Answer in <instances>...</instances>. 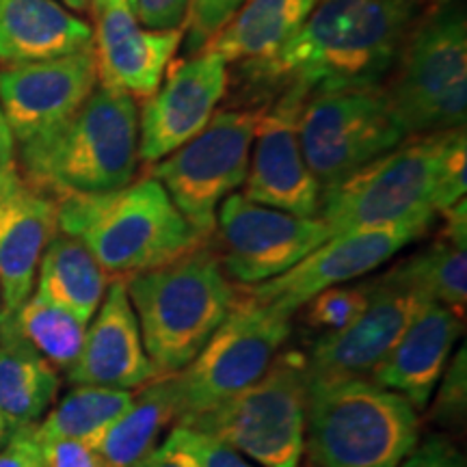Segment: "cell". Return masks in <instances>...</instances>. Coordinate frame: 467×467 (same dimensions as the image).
<instances>
[{"label":"cell","mask_w":467,"mask_h":467,"mask_svg":"<svg viewBox=\"0 0 467 467\" xmlns=\"http://www.w3.org/2000/svg\"><path fill=\"white\" fill-rule=\"evenodd\" d=\"M139 467H200L186 440L184 426L175 424L167 440L159 443Z\"/></svg>","instance_id":"obj_39"},{"label":"cell","mask_w":467,"mask_h":467,"mask_svg":"<svg viewBox=\"0 0 467 467\" xmlns=\"http://www.w3.org/2000/svg\"><path fill=\"white\" fill-rule=\"evenodd\" d=\"M192 0H137L139 25L151 31H175L186 26Z\"/></svg>","instance_id":"obj_35"},{"label":"cell","mask_w":467,"mask_h":467,"mask_svg":"<svg viewBox=\"0 0 467 467\" xmlns=\"http://www.w3.org/2000/svg\"><path fill=\"white\" fill-rule=\"evenodd\" d=\"M130 389L102 385H74L55 407L35 424L39 440H80L96 446L104 431L130 407Z\"/></svg>","instance_id":"obj_27"},{"label":"cell","mask_w":467,"mask_h":467,"mask_svg":"<svg viewBox=\"0 0 467 467\" xmlns=\"http://www.w3.org/2000/svg\"><path fill=\"white\" fill-rule=\"evenodd\" d=\"M20 178L17 169V143L0 109V191Z\"/></svg>","instance_id":"obj_40"},{"label":"cell","mask_w":467,"mask_h":467,"mask_svg":"<svg viewBox=\"0 0 467 467\" xmlns=\"http://www.w3.org/2000/svg\"><path fill=\"white\" fill-rule=\"evenodd\" d=\"M407 134L379 87L317 96L299 117V143L323 189L396 148Z\"/></svg>","instance_id":"obj_11"},{"label":"cell","mask_w":467,"mask_h":467,"mask_svg":"<svg viewBox=\"0 0 467 467\" xmlns=\"http://www.w3.org/2000/svg\"><path fill=\"white\" fill-rule=\"evenodd\" d=\"M441 385L437 389V399L433 405L435 422L440 424H459L465 418L467 405V361L465 348H461L451 366H446L441 375Z\"/></svg>","instance_id":"obj_33"},{"label":"cell","mask_w":467,"mask_h":467,"mask_svg":"<svg viewBox=\"0 0 467 467\" xmlns=\"http://www.w3.org/2000/svg\"><path fill=\"white\" fill-rule=\"evenodd\" d=\"M435 7L431 0H320L295 37L241 72L249 85L303 102L379 87L411 28Z\"/></svg>","instance_id":"obj_1"},{"label":"cell","mask_w":467,"mask_h":467,"mask_svg":"<svg viewBox=\"0 0 467 467\" xmlns=\"http://www.w3.org/2000/svg\"><path fill=\"white\" fill-rule=\"evenodd\" d=\"M219 260L238 285H255L288 271L329 241V225L320 217H296L249 202L232 192L219 206Z\"/></svg>","instance_id":"obj_12"},{"label":"cell","mask_w":467,"mask_h":467,"mask_svg":"<svg viewBox=\"0 0 467 467\" xmlns=\"http://www.w3.org/2000/svg\"><path fill=\"white\" fill-rule=\"evenodd\" d=\"M175 420L173 375L145 383L132 394L130 407L96 441L107 467H139L154 452L165 426Z\"/></svg>","instance_id":"obj_26"},{"label":"cell","mask_w":467,"mask_h":467,"mask_svg":"<svg viewBox=\"0 0 467 467\" xmlns=\"http://www.w3.org/2000/svg\"><path fill=\"white\" fill-rule=\"evenodd\" d=\"M243 5L244 0H192L184 26L186 57L200 55Z\"/></svg>","instance_id":"obj_32"},{"label":"cell","mask_w":467,"mask_h":467,"mask_svg":"<svg viewBox=\"0 0 467 467\" xmlns=\"http://www.w3.org/2000/svg\"><path fill=\"white\" fill-rule=\"evenodd\" d=\"M93 28L58 0H0V67L89 48Z\"/></svg>","instance_id":"obj_22"},{"label":"cell","mask_w":467,"mask_h":467,"mask_svg":"<svg viewBox=\"0 0 467 467\" xmlns=\"http://www.w3.org/2000/svg\"><path fill=\"white\" fill-rule=\"evenodd\" d=\"M400 467H467L463 452L451 440L441 435H429L420 440Z\"/></svg>","instance_id":"obj_37"},{"label":"cell","mask_w":467,"mask_h":467,"mask_svg":"<svg viewBox=\"0 0 467 467\" xmlns=\"http://www.w3.org/2000/svg\"><path fill=\"white\" fill-rule=\"evenodd\" d=\"M370 299V282L358 285H334L318 292L306 303V325L312 329L325 331H340L348 327L355 318L364 312Z\"/></svg>","instance_id":"obj_30"},{"label":"cell","mask_w":467,"mask_h":467,"mask_svg":"<svg viewBox=\"0 0 467 467\" xmlns=\"http://www.w3.org/2000/svg\"><path fill=\"white\" fill-rule=\"evenodd\" d=\"M11 435V431H9V426H7V422H5V418L0 416V448H3V443L7 441V437Z\"/></svg>","instance_id":"obj_42"},{"label":"cell","mask_w":467,"mask_h":467,"mask_svg":"<svg viewBox=\"0 0 467 467\" xmlns=\"http://www.w3.org/2000/svg\"><path fill=\"white\" fill-rule=\"evenodd\" d=\"M159 377L145 353L126 282L113 279L91 325H87L83 350L67 370V379L74 385L137 389Z\"/></svg>","instance_id":"obj_19"},{"label":"cell","mask_w":467,"mask_h":467,"mask_svg":"<svg viewBox=\"0 0 467 467\" xmlns=\"http://www.w3.org/2000/svg\"><path fill=\"white\" fill-rule=\"evenodd\" d=\"M290 317L258 303L238 285L223 323L189 366L173 375L175 424H186L254 385L282 353Z\"/></svg>","instance_id":"obj_9"},{"label":"cell","mask_w":467,"mask_h":467,"mask_svg":"<svg viewBox=\"0 0 467 467\" xmlns=\"http://www.w3.org/2000/svg\"><path fill=\"white\" fill-rule=\"evenodd\" d=\"M58 388L57 368L17 334L11 314L0 312V416L11 433L39 424Z\"/></svg>","instance_id":"obj_23"},{"label":"cell","mask_w":467,"mask_h":467,"mask_svg":"<svg viewBox=\"0 0 467 467\" xmlns=\"http://www.w3.org/2000/svg\"><path fill=\"white\" fill-rule=\"evenodd\" d=\"M39 443H42L44 467H107L100 452L87 441L39 440Z\"/></svg>","instance_id":"obj_36"},{"label":"cell","mask_w":467,"mask_h":467,"mask_svg":"<svg viewBox=\"0 0 467 467\" xmlns=\"http://www.w3.org/2000/svg\"><path fill=\"white\" fill-rule=\"evenodd\" d=\"M320 0H244L206 52L225 63H254L271 57L295 37Z\"/></svg>","instance_id":"obj_24"},{"label":"cell","mask_w":467,"mask_h":467,"mask_svg":"<svg viewBox=\"0 0 467 467\" xmlns=\"http://www.w3.org/2000/svg\"><path fill=\"white\" fill-rule=\"evenodd\" d=\"M61 3H63V0H61Z\"/></svg>","instance_id":"obj_45"},{"label":"cell","mask_w":467,"mask_h":467,"mask_svg":"<svg viewBox=\"0 0 467 467\" xmlns=\"http://www.w3.org/2000/svg\"><path fill=\"white\" fill-rule=\"evenodd\" d=\"M124 282L145 353L161 377L175 375L195 359L238 295L208 243Z\"/></svg>","instance_id":"obj_4"},{"label":"cell","mask_w":467,"mask_h":467,"mask_svg":"<svg viewBox=\"0 0 467 467\" xmlns=\"http://www.w3.org/2000/svg\"><path fill=\"white\" fill-rule=\"evenodd\" d=\"M137 162V100L100 87L66 121L17 145L22 180L55 200L124 189Z\"/></svg>","instance_id":"obj_2"},{"label":"cell","mask_w":467,"mask_h":467,"mask_svg":"<svg viewBox=\"0 0 467 467\" xmlns=\"http://www.w3.org/2000/svg\"><path fill=\"white\" fill-rule=\"evenodd\" d=\"M463 318L437 301H422L370 381L405 396L418 411L429 405L461 334Z\"/></svg>","instance_id":"obj_21"},{"label":"cell","mask_w":467,"mask_h":467,"mask_svg":"<svg viewBox=\"0 0 467 467\" xmlns=\"http://www.w3.org/2000/svg\"><path fill=\"white\" fill-rule=\"evenodd\" d=\"M58 234L55 197L20 178L0 191V299L14 314L33 295L39 260Z\"/></svg>","instance_id":"obj_20"},{"label":"cell","mask_w":467,"mask_h":467,"mask_svg":"<svg viewBox=\"0 0 467 467\" xmlns=\"http://www.w3.org/2000/svg\"><path fill=\"white\" fill-rule=\"evenodd\" d=\"M109 288V275L78 238L58 232L37 268V292L89 325Z\"/></svg>","instance_id":"obj_25"},{"label":"cell","mask_w":467,"mask_h":467,"mask_svg":"<svg viewBox=\"0 0 467 467\" xmlns=\"http://www.w3.org/2000/svg\"><path fill=\"white\" fill-rule=\"evenodd\" d=\"M431 3H435V5H437V7H443V5L452 3V0H431Z\"/></svg>","instance_id":"obj_43"},{"label":"cell","mask_w":467,"mask_h":467,"mask_svg":"<svg viewBox=\"0 0 467 467\" xmlns=\"http://www.w3.org/2000/svg\"><path fill=\"white\" fill-rule=\"evenodd\" d=\"M431 223L433 221H416V223L336 234L282 275L243 288L251 299L292 318V314L318 292L377 271L409 243L424 236Z\"/></svg>","instance_id":"obj_13"},{"label":"cell","mask_w":467,"mask_h":467,"mask_svg":"<svg viewBox=\"0 0 467 467\" xmlns=\"http://www.w3.org/2000/svg\"><path fill=\"white\" fill-rule=\"evenodd\" d=\"M126 3H128V5H130V7H132L134 11H137V0H126Z\"/></svg>","instance_id":"obj_44"},{"label":"cell","mask_w":467,"mask_h":467,"mask_svg":"<svg viewBox=\"0 0 467 467\" xmlns=\"http://www.w3.org/2000/svg\"><path fill=\"white\" fill-rule=\"evenodd\" d=\"M420 441L418 409L370 379L309 385L306 451L317 467H400Z\"/></svg>","instance_id":"obj_5"},{"label":"cell","mask_w":467,"mask_h":467,"mask_svg":"<svg viewBox=\"0 0 467 467\" xmlns=\"http://www.w3.org/2000/svg\"><path fill=\"white\" fill-rule=\"evenodd\" d=\"M98 89L93 48L0 67V109L16 143H26L66 121Z\"/></svg>","instance_id":"obj_17"},{"label":"cell","mask_w":467,"mask_h":467,"mask_svg":"<svg viewBox=\"0 0 467 467\" xmlns=\"http://www.w3.org/2000/svg\"><path fill=\"white\" fill-rule=\"evenodd\" d=\"M91 11L98 87L145 102L165 78L184 31L141 26L126 0H93Z\"/></svg>","instance_id":"obj_18"},{"label":"cell","mask_w":467,"mask_h":467,"mask_svg":"<svg viewBox=\"0 0 467 467\" xmlns=\"http://www.w3.org/2000/svg\"><path fill=\"white\" fill-rule=\"evenodd\" d=\"M307 389V361L288 350L254 385L178 426L217 437L260 467H299L306 452Z\"/></svg>","instance_id":"obj_7"},{"label":"cell","mask_w":467,"mask_h":467,"mask_svg":"<svg viewBox=\"0 0 467 467\" xmlns=\"http://www.w3.org/2000/svg\"><path fill=\"white\" fill-rule=\"evenodd\" d=\"M165 74L139 113V159L151 165L195 139L230 87L227 63L206 50L175 61Z\"/></svg>","instance_id":"obj_14"},{"label":"cell","mask_w":467,"mask_h":467,"mask_svg":"<svg viewBox=\"0 0 467 467\" xmlns=\"http://www.w3.org/2000/svg\"><path fill=\"white\" fill-rule=\"evenodd\" d=\"M57 206L58 232L78 238L113 279L169 265L206 244L151 175L100 195H66Z\"/></svg>","instance_id":"obj_3"},{"label":"cell","mask_w":467,"mask_h":467,"mask_svg":"<svg viewBox=\"0 0 467 467\" xmlns=\"http://www.w3.org/2000/svg\"><path fill=\"white\" fill-rule=\"evenodd\" d=\"M443 132L405 137L358 171L323 189L318 217L331 234L433 221Z\"/></svg>","instance_id":"obj_8"},{"label":"cell","mask_w":467,"mask_h":467,"mask_svg":"<svg viewBox=\"0 0 467 467\" xmlns=\"http://www.w3.org/2000/svg\"><path fill=\"white\" fill-rule=\"evenodd\" d=\"M303 107L306 102L295 93H279L265 102L243 195L260 206L312 219L320 214L323 186L309 171L299 143Z\"/></svg>","instance_id":"obj_15"},{"label":"cell","mask_w":467,"mask_h":467,"mask_svg":"<svg viewBox=\"0 0 467 467\" xmlns=\"http://www.w3.org/2000/svg\"><path fill=\"white\" fill-rule=\"evenodd\" d=\"M429 301H437L463 318L467 306V247L440 236L385 273Z\"/></svg>","instance_id":"obj_28"},{"label":"cell","mask_w":467,"mask_h":467,"mask_svg":"<svg viewBox=\"0 0 467 467\" xmlns=\"http://www.w3.org/2000/svg\"><path fill=\"white\" fill-rule=\"evenodd\" d=\"M63 3H66L67 7L74 11H87V9H91L93 0H63Z\"/></svg>","instance_id":"obj_41"},{"label":"cell","mask_w":467,"mask_h":467,"mask_svg":"<svg viewBox=\"0 0 467 467\" xmlns=\"http://www.w3.org/2000/svg\"><path fill=\"white\" fill-rule=\"evenodd\" d=\"M262 107L219 110L195 139L151 167V178L162 184L202 241H213L217 208L247 180Z\"/></svg>","instance_id":"obj_10"},{"label":"cell","mask_w":467,"mask_h":467,"mask_svg":"<svg viewBox=\"0 0 467 467\" xmlns=\"http://www.w3.org/2000/svg\"><path fill=\"white\" fill-rule=\"evenodd\" d=\"M418 292L381 275L370 282L364 312L340 331L323 334L307 361V385H329L368 379L392 350L420 303Z\"/></svg>","instance_id":"obj_16"},{"label":"cell","mask_w":467,"mask_h":467,"mask_svg":"<svg viewBox=\"0 0 467 467\" xmlns=\"http://www.w3.org/2000/svg\"><path fill=\"white\" fill-rule=\"evenodd\" d=\"M0 467H44L42 443L35 435V426L17 429L0 448Z\"/></svg>","instance_id":"obj_38"},{"label":"cell","mask_w":467,"mask_h":467,"mask_svg":"<svg viewBox=\"0 0 467 467\" xmlns=\"http://www.w3.org/2000/svg\"><path fill=\"white\" fill-rule=\"evenodd\" d=\"M186 440L200 467H260L232 446L202 431L186 429Z\"/></svg>","instance_id":"obj_34"},{"label":"cell","mask_w":467,"mask_h":467,"mask_svg":"<svg viewBox=\"0 0 467 467\" xmlns=\"http://www.w3.org/2000/svg\"><path fill=\"white\" fill-rule=\"evenodd\" d=\"M11 320L17 334L57 370L67 372L83 350L87 323L76 318L67 309L46 301L44 296H28L11 314Z\"/></svg>","instance_id":"obj_29"},{"label":"cell","mask_w":467,"mask_h":467,"mask_svg":"<svg viewBox=\"0 0 467 467\" xmlns=\"http://www.w3.org/2000/svg\"><path fill=\"white\" fill-rule=\"evenodd\" d=\"M467 192V137L465 128L443 132V143L437 161L433 210L437 214L441 210L454 206L465 200Z\"/></svg>","instance_id":"obj_31"},{"label":"cell","mask_w":467,"mask_h":467,"mask_svg":"<svg viewBox=\"0 0 467 467\" xmlns=\"http://www.w3.org/2000/svg\"><path fill=\"white\" fill-rule=\"evenodd\" d=\"M381 89L407 137L465 128L467 22L463 9L435 7L409 33Z\"/></svg>","instance_id":"obj_6"}]
</instances>
